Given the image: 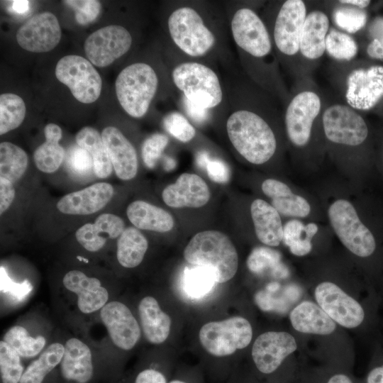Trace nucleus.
Listing matches in <instances>:
<instances>
[{
    "instance_id": "nucleus-1",
    "label": "nucleus",
    "mask_w": 383,
    "mask_h": 383,
    "mask_svg": "<svg viewBox=\"0 0 383 383\" xmlns=\"http://www.w3.org/2000/svg\"><path fill=\"white\" fill-rule=\"evenodd\" d=\"M235 44L248 56L255 80L281 100L289 95L272 55L273 44L268 28L252 9H238L231 20Z\"/></svg>"
},
{
    "instance_id": "nucleus-2",
    "label": "nucleus",
    "mask_w": 383,
    "mask_h": 383,
    "mask_svg": "<svg viewBox=\"0 0 383 383\" xmlns=\"http://www.w3.org/2000/svg\"><path fill=\"white\" fill-rule=\"evenodd\" d=\"M267 97L257 95L228 117L226 130L236 151L248 162L262 165L276 153L277 140L267 120V113L274 109Z\"/></svg>"
},
{
    "instance_id": "nucleus-3",
    "label": "nucleus",
    "mask_w": 383,
    "mask_h": 383,
    "mask_svg": "<svg viewBox=\"0 0 383 383\" xmlns=\"http://www.w3.org/2000/svg\"><path fill=\"white\" fill-rule=\"evenodd\" d=\"M331 83L343 101L353 109L369 111L383 98V66L360 65L354 60L334 62L331 66Z\"/></svg>"
},
{
    "instance_id": "nucleus-4",
    "label": "nucleus",
    "mask_w": 383,
    "mask_h": 383,
    "mask_svg": "<svg viewBox=\"0 0 383 383\" xmlns=\"http://www.w3.org/2000/svg\"><path fill=\"white\" fill-rule=\"evenodd\" d=\"M308 11L303 0H285L279 3L269 31L279 61L295 79L306 74L300 57V42Z\"/></svg>"
},
{
    "instance_id": "nucleus-5",
    "label": "nucleus",
    "mask_w": 383,
    "mask_h": 383,
    "mask_svg": "<svg viewBox=\"0 0 383 383\" xmlns=\"http://www.w3.org/2000/svg\"><path fill=\"white\" fill-rule=\"evenodd\" d=\"M184 257L193 266L209 269L217 283L230 280L238 270V257L235 246L226 235L217 231L196 234L185 247Z\"/></svg>"
},
{
    "instance_id": "nucleus-6",
    "label": "nucleus",
    "mask_w": 383,
    "mask_h": 383,
    "mask_svg": "<svg viewBox=\"0 0 383 383\" xmlns=\"http://www.w3.org/2000/svg\"><path fill=\"white\" fill-rule=\"evenodd\" d=\"M157 84V76L150 65L134 63L118 74L115 82L116 93L124 111L132 117L140 118L148 111Z\"/></svg>"
},
{
    "instance_id": "nucleus-7",
    "label": "nucleus",
    "mask_w": 383,
    "mask_h": 383,
    "mask_svg": "<svg viewBox=\"0 0 383 383\" xmlns=\"http://www.w3.org/2000/svg\"><path fill=\"white\" fill-rule=\"evenodd\" d=\"M322 124L326 139L338 147L358 148L369 136V128L364 118L342 100L328 99Z\"/></svg>"
},
{
    "instance_id": "nucleus-8",
    "label": "nucleus",
    "mask_w": 383,
    "mask_h": 383,
    "mask_svg": "<svg viewBox=\"0 0 383 383\" xmlns=\"http://www.w3.org/2000/svg\"><path fill=\"white\" fill-rule=\"evenodd\" d=\"M172 77L185 99L194 104L209 109L222 101L223 91L217 74L203 64L182 63L174 67Z\"/></svg>"
},
{
    "instance_id": "nucleus-9",
    "label": "nucleus",
    "mask_w": 383,
    "mask_h": 383,
    "mask_svg": "<svg viewBox=\"0 0 383 383\" xmlns=\"http://www.w3.org/2000/svg\"><path fill=\"white\" fill-rule=\"evenodd\" d=\"M328 214L335 234L350 252L360 257H368L374 252V236L360 221L350 202L345 199L334 201Z\"/></svg>"
},
{
    "instance_id": "nucleus-10",
    "label": "nucleus",
    "mask_w": 383,
    "mask_h": 383,
    "mask_svg": "<svg viewBox=\"0 0 383 383\" xmlns=\"http://www.w3.org/2000/svg\"><path fill=\"white\" fill-rule=\"evenodd\" d=\"M168 29L175 45L192 57L205 55L214 45L215 36L199 13L188 6L174 10L168 18Z\"/></svg>"
},
{
    "instance_id": "nucleus-11",
    "label": "nucleus",
    "mask_w": 383,
    "mask_h": 383,
    "mask_svg": "<svg viewBox=\"0 0 383 383\" xmlns=\"http://www.w3.org/2000/svg\"><path fill=\"white\" fill-rule=\"evenodd\" d=\"M252 337L250 323L241 316L207 323L199 331V340L203 348L218 357L231 355L236 350L247 347Z\"/></svg>"
},
{
    "instance_id": "nucleus-12",
    "label": "nucleus",
    "mask_w": 383,
    "mask_h": 383,
    "mask_svg": "<svg viewBox=\"0 0 383 383\" xmlns=\"http://www.w3.org/2000/svg\"><path fill=\"white\" fill-rule=\"evenodd\" d=\"M55 72L77 101L91 104L99 97L101 78L88 60L76 55H66L59 60Z\"/></svg>"
},
{
    "instance_id": "nucleus-13",
    "label": "nucleus",
    "mask_w": 383,
    "mask_h": 383,
    "mask_svg": "<svg viewBox=\"0 0 383 383\" xmlns=\"http://www.w3.org/2000/svg\"><path fill=\"white\" fill-rule=\"evenodd\" d=\"M330 21L329 2L308 6L300 42V57L307 76H311L312 71L326 52Z\"/></svg>"
},
{
    "instance_id": "nucleus-14",
    "label": "nucleus",
    "mask_w": 383,
    "mask_h": 383,
    "mask_svg": "<svg viewBox=\"0 0 383 383\" xmlns=\"http://www.w3.org/2000/svg\"><path fill=\"white\" fill-rule=\"evenodd\" d=\"M131 44L132 37L128 30L121 26L110 25L90 34L84 48L93 65L104 67L126 53Z\"/></svg>"
},
{
    "instance_id": "nucleus-15",
    "label": "nucleus",
    "mask_w": 383,
    "mask_h": 383,
    "mask_svg": "<svg viewBox=\"0 0 383 383\" xmlns=\"http://www.w3.org/2000/svg\"><path fill=\"white\" fill-rule=\"evenodd\" d=\"M314 295L318 306L342 326L353 328L363 322L365 311L362 306L335 284L320 283Z\"/></svg>"
},
{
    "instance_id": "nucleus-16",
    "label": "nucleus",
    "mask_w": 383,
    "mask_h": 383,
    "mask_svg": "<svg viewBox=\"0 0 383 383\" xmlns=\"http://www.w3.org/2000/svg\"><path fill=\"white\" fill-rule=\"evenodd\" d=\"M61 38V28L57 17L50 12L35 14L18 30V45L32 52H46L55 48Z\"/></svg>"
},
{
    "instance_id": "nucleus-17",
    "label": "nucleus",
    "mask_w": 383,
    "mask_h": 383,
    "mask_svg": "<svg viewBox=\"0 0 383 383\" xmlns=\"http://www.w3.org/2000/svg\"><path fill=\"white\" fill-rule=\"evenodd\" d=\"M296 348L295 338L291 334L270 331L256 338L252 349V356L259 371L270 374Z\"/></svg>"
},
{
    "instance_id": "nucleus-18",
    "label": "nucleus",
    "mask_w": 383,
    "mask_h": 383,
    "mask_svg": "<svg viewBox=\"0 0 383 383\" xmlns=\"http://www.w3.org/2000/svg\"><path fill=\"white\" fill-rule=\"evenodd\" d=\"M101 321L113 343L120 349H132L140 337V328L131 310L124 304L113 301L100 311Z\"/></svg>"
},
{
    "instance_id": "nucleus-19",
    "label": "nucleus",
    "mask_w": 383,
    "mask_h": 383,
    "mask_svg": "<svg viewBox=\"0 0 383 383\" xmlns=\"http://www.w3.org/2000/svg\"><path fill=\"white\" fill-rule=\"evenodd\" d=\"M164 202L173 208H199L208 203L209 188L206 182L195 174L183 173L175 183L167 186L162 193Z\"/></svg>"
},
{
    "instance_id": "nucleus-20",
    "label": "nucleus",
    "mask_w": 383,
    "mask_h": 383,
    "mask_svg": "<svg viewBox=\"0 0 383 383\" xmlns=\"http://www.w3.org/2000/svg\"><path fill=\"white\" fill-rule=\"evenodd\" d=\"M113 194L112 185L99 182L83 189L69 193L57 204V209L69 215H88L103 209Z\"/></svg>"
},
{
    "instance_id": "nucleus-21",
    "label": "nucleus",
    "mask_w": 383,
    "mask_h": 383,
    "mask_svg": "<svg viewBox=\"0 0 383 383\" xmlns=\"http://www.w3.org/2000/svg\"><path fill=\"white\" fill-rule=\"evenodd\" d=\"M101 136L117 177L122 180L134 178L138 172V157L133 145L113 126L104 128Z\"/></svg>"
},
{
    "instance_id": "nucleus-22",
    "label": "nucleus",
    "mask_w": 383,
    "mask_h": 383,
    "mask_svg": "<svg viewBox=\"0 0 383 383\" xmlns=\"http://www.w3.org/2000/svg\"><path fill=\"white\" fill-rule=\"evenodd\" d=\"M65 287L77 296V306L83 313L101 309L109 299L107 289L95 277L87 276L79 270H71L63 277Z\"/></svg>"
},
{
    "instance_id": "nucleus-23",
    "label": "nucleus",
    "mask_w": 383,
    "mask_h": 383,
    "mask_svg": "<svg viewBox=\"0 0 383 383\" xmlns=\"http://www.w3.org/2000/svg\"><path fill=\"white\" fill-rule=\"evenodd\" d=\"M124 230L121 218L113 213H103L94 223H86L79 228L75 237L84 249L96 252L104 246L107 239L119 237Z\"/></svg>"
},
{
    "instance_id": "nucleus-24",
    "label": "nucleus",
    "mask_w": 383,
    "mask_h": 383,
    "mask_svg": "<svg viewBox=\"0 0 383 383\" xmlns=\"http://www.w3.org/2000/svg\"><path fill=\"white\" fill-rule=\"evenodd\" d=\"M60 362L63 377L77 383L88 382L93 375L91 352L81 340L72 338L67 340Z\"/></svg>"
},
{
    "instance_id": "nucleus-25",
    "label": "nucleus",
    "mask_w": 383,
    "mask_h": 383,
    "mask_svg": "<svg viewBox=\"0 0 383 383\" xmlns=\"http://www.w3.org/2000/svg\"><path fill=\"white\" fill-rule=\"evenodd\" d=\"M255 234L262 243L277 246L283 238V226L279 213L262 199H255L250 206Z\"/></svg>"
},
{
    "instance_id": "nucleus-26",
    "label": "nucleus",
    "mask_w": 383,
    "mask_h": 383,
    "mask_svg": "<svg viewBox=\"0 0 383 383\" xmlns=\"http://www.w3.org/2000/svg\"><path fill=\"white\" fill-rule=\"evenodd\" d=\"M293 328L301 333L328 335L336 328L335 321L317 304L304 301L290 313Z\"/></svg>"
},
{
    "instance_id": "nucleus-27",
    "label": "nucleus",
    "mask_w": 383,
    "mask_h": 383,
    "mask_svg": "<svg viewBox=\"0 0 383 383\" xmlns=\"http://www.w3.org/2000/svg\"><path fill=\"white\" fill-rule=\"evenodd\" d=\"M262 190L272 199V206L283 216L304 218L310 213L308 201L304 197L294 194L286 184L279 180H265Z\"/></svg>"
},
{
    "instance_id": "nucleus-28",
    "label": "nucleus",
    "mask_w": 383,
    "mask_h": 383,
    "mask_svg": "<svg viewBox=\"0 0 383 383\" xmlns=\"http://www.w3.org/2000/svg\"><path fill=\"white\" fill-rule=\"evenodd\" d=\"M142 329L146 339L151 343L160 344L168 337L171 319L162 311L157 301L152 296H145L138 305Z\"/></svg>"
},
{
    "instance_id": "nucleus-29",
    "label": "nucleus",
    "mask_w": 383,
    "mask_h": 383,
    "mask_svg": "<svg viewBox=\"0 0 383 383\" xmlns=\"http://www.w3.org/2000/svg\"><path fill=\"white\" fill-rule=\"evenodd\" d=\"M126 214L138 229L165 233L170 231L174 223L169 212L145 201L131 203L126 209Z\"/></svg>"
},
{
    "instance_id": "nucleus-30",
    "label": "nucleus",
    "mask_w": 383,
    "mask_h": 383,
    "mask_svg": "<svg viewBox=\"0 0 383 383\" xmlns=\"http://www.w3.org/2000/svg\"><path fill=\"white\" fill-rule=\"evenodd\" d=\"M45 141L34 152L33 160L36 167L45 173L55 172L62 164L65 152L59 144L62 130L57 125L50 123L44 128Z\"/></svg>"
},
{
    "instance_id": "nucleus-31",
    "label": "nucleus",
    "mask_w": 383,
    "mask_h": 383,
    "mask_svg": "<svg viewBox=\"0 0 383 383\" xmlns=\"http://www.w3.org/2000/svg\"><path fill=\"white\" fill-rule=\"evenodd\" d=\"M76 142L90 154L95 175L101 179L108 177L113 166L101 134L94 128L84 127L77 133Z\"/></svg>"
},
{
    "instance_id": "nucleus-32",
    "label": "nucleus",
    "mask_w": 383,
    "mask_h": 383,
    "mask_svg": "<svg viewBox=\"0 0 383 383\" xmlns=\"http://www.w3.org/2000/svg\"><path fill=\"white\" fill-rule=\"evenodd\" d=\"M148 247L146 238L137 228H125L117 241V260L124 267H135L143 261Z\"/></svg>"
},
{
    "instance_id": "nucleus-33",
    "label": "nucleus",
    "mask_w": 383,
    "mask_h": 383,
    "mask_svg": "<svg viewBox=\"0 0 383 383\" xmlns=\"http://www.w3.org/2000/svg\"><path fill=\"white\" fill-rule=\"evenodd\" d=\"M64 350V345L60 343L50 344L26 368L19 383H42L45 376L60 363Z\"/></svg>"
},
{
    "instance_id": "nucleus-34",
    "label": "nucleus",
    "mask_w": 383,
    "mask_h": 383,
    "mask_svg": "<svg viewBox=\"0 0 383 383\" xmlns=\"http://www.w3.org/2000/svg\"><path fill=\"white\" fill-rule=\"evenodd\" d=\"M317 231L318 226L313 223L305 226L299 220H291L283 228L282 241L293 255L303 256L311 250V239Z\"/></svg>"
},
{
    "instance_id": "nucleus-35",
    "label": "nucleus",
    "mask_w": 383,
    "mask_h": 383,
    "mask_svg": "<svg viewBox=\"0 0 383 383\" xmlns=\"http://www.w3.org/2000/svg\"><path fill=\"white\" fill-rule=\"evenodd\" d=\"M330 17L335 28L350 35L360 31L367 24V14L365 9L340 4L338 1L329 2Z\"/></svg>"
},
{
    "instance_id": "nucleus-36",
    "label": "nucleus",
    "mask_w": 383,
    "mask_h": 383,
    "mask_svg": "<svg viewBox=\"0 0 383 383\" xmlns=\"http://www.w3.org/2000/svg\"><path fill=\"white\" fill-rule=\"evenodd\" d=\"M28 166L26 152L10 142L0 144V177L12 183L18 181L25 173Z\"/></svg>"
},
{
    "instance_id": "nucleus-37",
    "label": "nucleus",
    "mask_w": 383,
    "mask_h": 383,
    "mask_svg": "<svg viewBox=\"0 0 383 383\" xmlns=\"http://www.w3.org/2000/svg\"><path fill=\"white\" fill-rule=\"evenodd\" d=\"M355 38L335 27H331L326 39V52L334 62H348L354 60L358 53Z\"/></svg>"
},
{
    "instance_id": "nucleus-38",
    "label": "nucleus",
    "mask_w": 383,
    "mask_h": 383,
    "mask_svg": "<svg viewBox=\"0 0 383 383\" xmlns=\"http://www.w3.org/2000/svg\"><path fill=\"white\" fill-rule=\"evenodd\" d=\"M26 104L21 97L12 93L0 96V134L17 128L24 120Z\"/></svg>"
},
{
    "instance_id": "nucleus-39",
    "label": "nucleus",
    "mask_w": 383,
    "mask_h": 383,
    "mask_svg": "<svg viewBox=\"0 0 383 383\" xmlns=\"http://www.w3.org/2000/svg\"><path fill=\"white\" fill-rule=\"evenodd\" d=\"M3 340L14 349L21 357H32L38 355L44 348L46 340L42 335L32 337L27 330L14 326L4 334Z\"/></svg>"
},
{
    "instance_id": "nucleus-40",
    "label": "nucleus",
    "mask_w": 383,
    "mask_h": 383,
    "mask_svg": "<svg viewBox=\"0 0 383 383\" xmlns=\"http://www.w3.org/2000/svg\"><path fill=\"white\" fill-rule=\"evenodd\" d=\"M216 283L213 273L206 267L193 266L184 269L183 286L185 292L191 297L199 299L204 296Z\"/></svg>"
},
{
    "instance_id": "nucleus-41",
    "label": "nucleus",
    "mask_w": 383,
    "mask_h": 383,
    "mask_svg": "<svg viewBox=\"0 0 383 383\" xmlns=\"http://www.w3.org/2000/svg\"><path fill=\"white\" fill-rule=\"evenodd\" d=\"M0 371L2 383H19L24 372L21 356L4 340L0 342Z\"/></svg>"
},
{
    "instance_id": "nucleus-42",
    "label": "nucleus",
    "mask_w": 383,
    "mask_h": 383,
    "mask_svg": "<svg viewBox=\"0 0 383 383\" xmlns=\"http://www.w3.org/2000/svg\"><path fill=\"white\" fill-rule=\"evenodd\" d=\"M166 131L177 140L187 143L195 136L196 131L189 121L179 112H171L163 119Z\"/></svg>"
},
{
    "instance_id": "nucleus-43",
    "label": "nucleus",
    "mask_w": 383,
    "mask_h": 383,
    "mask_svg": "<svg viewBox=\"0 0 383 383\" xmlns=\"http://www.w3.org/2000/svg\"><path fill=\"white\" fill-rule=\"evenodd\" d=\"M278 252L268 248H257L249 255L247 260L248 269L254 273H261L265 270L275 267L279 261Z\"/></svg>"
},
{
    "instance_id": "nucleus-44",
    "label": "nucleus",
    "mask_w": 383,
    "mask_h": 383,
    "mask_svg": "<svg viewBox=\"0 0 383 383\" xmlns=\"http://www.w3.org/2000/svg\"><path fill=\"white\" fill-rule=\"evenodd\" d=\"M168 143L167 136L162 133H154L144 141L142 157L147 167L152 169L155 167Z\"/></svg>"
},
{
    "instance_id": "nucleus-45",
    "label": "nucleus",
    "mask_w": 383,
    "mask_h": 383,
    "mask_svg": "<svg viewBox=\"0 0 383 383\" xmlns=\"http://www.w3.org/2000/svg\"><path fill=\"white\" fill-rule=\"evenodd\" d=\"M67 165L73 174L81 177H87L94 171L93 160L90 154L79 145L69 150Z\"/></svg>"
},
{
    "instance_id": "nucleus-46",
    "label": "nucleus",
    "mask_w": 383,
    "mask_h": 383,
    "mask_svg": "<svg viewBox=\"0 0 383 383\" xmlns=\"http://www.w3.org/2000/svg\"><path fill=\"white\" fill-rule=\"evenodd\" d=\"M64 3L75 11L76 21L82 25L94 21L101 11V4L95 0L65 1Z\"/></svg>"
},
{
    "instance_id": "nucleus-47",
    "label": "nucleus",
    "mask_w": 383,
    "mask_h": 383,
    "mask_svg": "<svg viewBox=\"0 0 383 383\" xmlns=\"http://www.w3.org/2000/svg\"><path fill=\"white\" fill-rule=\"evenodd\" d=\"M368 34L371 41L367 46V54L372 59L383 60V17H377L370 23Z\"/></svg>"
},
{
    "instance_id": "nucleus-48",
    "label": "nucleus",
    "mask_w": 383,
    "mask_h": 383,
    "mask_svg": "<svg viewBox=\"0 0 383 383\" xmlns=\"http://www.w3.org/2000/svg\"><path fill=\"white\" fill-rule=\"evenodd\" d=\"M32 285L27 279L21 283L13 282L1 267V290L9 293L12 297L20 301L23 299L32 290Z\"/></svg>"
},
{
    "instance_id": "nucleus-49",
    "label": "nucleus",
    "mask_w": 383,
    "mask_h": 383,
    "mask_svg": "<svg viewBox=\"0 0 383 383\" xmlns=\"http://www.w3.org/2000/svg\"><path fill=\"white\" fill-rule=\"evenodd\" d=\"M206 170L209 177L215 182L225 183L230 179V170L221 160L211 159Z\"/></svg>"
},
{
    "instance_id": "nucleus-50",
    "label": "nucleus",
    "mask_w": 383,
    "mask_h": 383,
    "mask_svg": "<svg viewBox=\"0 0 383 383\" xmlns=\"http://www.w3.org/2000/svg\"><path fill=\"white\" fill-rule=\"evenodd\" d=\"M15 198V189L13 183L0 177V213H4L11 206Z\"/></svg>"
},
{
    "instance_id": "nucleus-51",
    "label": "nucleus",
    "mask_w": 383,
    "mask_h": 383,
    "mask_svg": "<svg viewBox=\"0 0 383 383\" xmlns=\"http://www.w3.org/2000/svg\"><path fill=\"white\" fill-rule=\"evenodd\" d=\"M184 107L189 116L197 123L204 122L208 118V109L184 99Z\"/></svg>"
},
{
    "instance_id": "nucleus-52",
    "label": "nucleus",
    "mask_w": 383,
    "mask_h": 383,
    "mask_svg": "<svg viewBox=\"0 0 383 383\" xmlns=\"http://www.w3.org/2000/svg\"><path fill=\"white\" fill-rule=\"evenodd\" d=\"M135 383H166V379L161 372L147 369L138 374Z\"/></svg>"
},
{
    "instance_id": "nucleus-53",
    "label": "nucleus",
    "mask_w": 383,
    "mask_h": 383,
    "mask_svg": "<svg viewBox=\"0 0 383 383\" xmlns=\"http://www.w3.org/2000/svg\"><path fill=\"white\" fill-rule=\"evenodd\" d=\"M367 383H383V365L374 367L369 372Z\"/></svg>"
},
{
    "instance_id": "nucleus-54",
    "label": "nucleus",
    "mask_w": 383,
    "mask_h": 383,
    "mask_svg": "<svg viewBox=\"0 0 383 383\" xmlns=\"http://www.w3.org/2000/svg\"><path fill=\"white\" fill-rule=\"evenodd\" d=\"M338 1L340 4L350 5L362 9L367 8L371 2L368 0H338Z\"/></svg>"
},
{
    "instance_id": "nucleus-55",
    "label": "nucleus",
    "mask_w": 383,
    "mask_h": 383,
    "mask_svg": "<svg viewBox=\"0 0 383 383\" xmlns=\"http://www.w3.org/2000/svg\"><path fill=\"white\" fill-rule=\"evenodd\" d=\"M210 160L209 155L206 151L199 152L196 156V162L197 165L202 168L206 169Z\"/></svg>"
},
{
    "instance_id": "nucleus-56",
    "label": "nucleus",
    "mask_w": 383,
    "mask_h": 383,
    "mask_svg": "<svg viewBox=\"0 0 383 383\" xmlns=\"http://www.w3.org/2000/svg\"><path fill=\"white\" fill-rule=\"evenodd\" d=\"M28 1H14L12 3V9L18 13H24L28 9Z\"/></svg>"
},
{
    "instance_id": "nucleus-57",
    "label": "nucleus",
    "mask_w": 383,
    "mask_h": 383,
    "mask_svg": "<svg viewBox=\"0 0 383 383\" xmlns=\"http://www.w3.org/2000/svg\"><path fill=\"white\" fill-rule=\"evenodd\" d=\"M328 383H353V382L348 376L343 374H338L331 377L328 379Z\"/></svg>"
},
{
    "instance_id": "nucleus-58",
    "label": "nucleus",
    "mask_w": 383,
    "mask_h": 383,
    "mask_svg": "<svg viewBox=\"0 0 383 383\" xmlns=\"http://www.w3.org/2000/svg\"><path fill=\"white\" fill-rule=\"evenodd\" d=\"M176 162L175 161L169 157H165L164 158V167L167 171H170L175 167Z\"/></svg>"
},
{
    "instance_id": "nucleus-59",
    "label": "nucleus",
    "mask_w": 383,
    "mask_h": 383,
    "mask_svg": "<svg viewBox=\"0 0 383 383\" xmlns=\"http://www.w3.org/2000/svg\"><path fill=\"white\" fill-rule=\"evenodd\" d=\"M170 383H184V382L179 380H174V381L170 382Z\"/></svg>"
}]
</instances>
